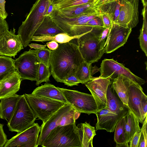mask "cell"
Masks as SVG:
<instances>
[{"label":"cell","mask_w":147,"mask_h":147,"mask_svg":"<svg viewBox=\"0 0 147 147\" xmlns=\"http://www.w3.org/2000/svg\"><path fill=\"white\" fill-rule=\"evenodd\" d=\"M113 0H98L94 3V5L95 6L98 7Z\"/></svg>","instance_id":"c3c4849f"},{"label":"cell","mask_w":147,"mask_h":147,"mask_svg":"<svg viewBox=\"0 0 147 147\" xmlns=\"http://www.w3.org/2000/svg\"><path fill=\"white\" fill-rule=\"evenodd\" d=\"M47 47L52 51L57 49L59 46L57 42L54 41H51L47 42Z\"/></svg>","instance_id":"bcb514c9"},{"label":"cell","mask_w":147,"mask_h":147,"mask_svg":"<svg viewBox=\"0 0 147 147\" xmlns=\"http://www.w3.org/2000/svg\"><path fill=\"white\" fill-rule=\"evenodd\" d=\"M94 3H90L59 10L53 9L59 15L68 17H73L87 12L94 9Z\"/></svg>","instance_id":"d4e9b609"},{"label":"cell","mask_w":147,"mask_h":147,"mask_svg":"<svg viewBox=\"0 0 147 147\" xmlns=\"http://www.w3.org/2000/svg\"><path fill=\"white\" fill-rule=\"evenodd\" d=\"M140 131L136 132L134 135L129 143V147H138L140 135Z\"/></svg>","instance_id":"7bdbcfd3"},{"label":"cell","mask_w":147,"mask_h":147,"mask_svg":"<svg viewBox=\"0 0 147 147\" xmlns=\"http://www.w3.org/2000/svg\"><path fill=\"white\" fill-rule=\"evenodd\" d=\"M49 68L44 63L40 62L36 84L37 86L42 82L50 81L49 78L51 74Z\"/></svg>","instance_id":"e575fe53"},{"label":"cell","mask_w":147,"mask_h":147,"mask_svg":"<svg viewBox=\"0 0 147 147\" xmlns=\"http://www.w3.org/2000/svg\"><path fill=\"white\" fill-rule=\"evenodd\" d=\"M111 80L112 86L117 95L124 105L128 108V87L131 80L122 75Z\"/></svg>","instance_id":"cb8c5ba5"},{"label":"cell","mask_w":147,"mask_h":147,"mask_svg":"<svg viewBox=\"0 0 147 147\" xmlns=\"http://www.w3.org/2000/svg\"><path fill=\"white\" fill-rule=\"evenodd\" d=\"M100 13L96 7L90 11L73 17L60 16L53 10L49 16L65 33L74 36H81L90 31L94 27L86 26V23Z\"/></svg>","instance_id":"277c9868"},{"label":"cell","mask_w":147,"mask_h":147,"mask_svg":"<svg viewBox=\"0 0 147 147\" xmlns=\"http://www.w3.org/2000/svg\"><path fill=\"white\" fill-rule=\"evenodd\" d=\"M86 25L87 26L91 27L105 28L102 18L100 15V13L89 20Z\"/></svg>","instance_id":"74e56055"},{"label":"cell","mask_w":147,"mask_h":147,"mask_svg":"<svg viewBox=\"0 0 147 147\" xmlns=\"http://www.w3.org/2000/svg\"><path fill=\"white\" fill-rule=\"evenodd\" d=\"M100 15L102 18L105 28L110 30L113 23L111 18L108 14L105 13H100Z\"/></svg>","instance_id":"ab89813d"},{"label":"cell","mask_w":147,"mask_h":147,"mask_svg":"<svg viewBox=\"0 0 147 147\" xmlns=\"http://www.w3.org/2000/svg\"><path fill=\"white\" fill-rule=\"evenodd\" d=\"M52 0H37L31 8L25 20L18 28V32L22 45L26 47L31 41L32 37L48 16V10Z\"/></svg>","instance_id":"7a4b0ae2"},{"label":"cell","mask_w":147,"mask_h":147,"mask_svg":"<svg viewBox=\"0 0 147 147\" xmlns=\"http://www.w3.org/2000/svg\"><path fill=\"white\" fill-rule=\"evenodd\" d=\"M141 107L142 113V118L143 121L147 116V96L144 94L142 96L141 102Z\"/></svg>","instance_id":"60d3db41"},{"label":"cell","mask_w":147,"mask_h":147,"mask_svg":"<svg viewBox=\"0 0 147 147\" xmlns=\"http://www.w3.org/2000/svg\"><path fill=\"white\" fill-rule=\"evenodd\" d=\"M41 126L37 123L7 140L4 147H37Z\"/></svg>","instance_id":"7c38bea8"},{"label":"cell","mask_w":147,"mask_h":147,"mask_svg":"<svg viewBox=\"0 0 147 147\" xmlns=\"http://www.w3.org/2000/svg\"><path fill=\"white\" fill-rule=\"evenodd\" d=\"M22 95L15 94L1 99L0 118L9 122Z\"/></svg>","instance_id":"7402d4cb"},{"label":"cell","mask_w":147,"mask_h":147,"mask_svg":"<svg viewBox=\"0 0 147 147\" xmlns=\"http://www.w3.org/2000/svg\"><path fill=\"white\" fill-rule=\"evenodd\" d=\"M126 115L118 121L115 129L114 140L116 142V147H129L126 142L125 125Z\"/></svg>","instance_id":"f1b7e54d"},{"label":"cell","mask_w":147,"mask_h":147,"mask_svg":"<svg viewBox=\"0 0 147 147\" xmlns=\"http://www.w3.org/2000/svg\"><path fill=\"white\" fill-rule=\"evenodd\" d=\"M98 0H94V3L96 2V1H97Z\"/></svg>","instance_id":"816d5d0a"},{"label":"cell","mask_w":147,"mask_h":147,"mask_svg":"<svg viewBox=\"0 0 147 147\" xmlns=\"http://www.w3.org/2000/svg\"><path fill=\"white\" fill-rule=\"evenodd\" d=\"M73 108L69 103H67L53 114L41 126L40 134L39 136L38 145L41 146L50 132L55 128L61 126L63 116Z\"/></svg>","instance_id":"2e32d148"},{"label":"cell","mask_w":147,"mask_h":147,"mask_svg":"<svg viewBox=\"0 0 147 147\" xmlns=\"http://www.w3.org/2000/svg\"><path fill=\"white\" fill-rule=\"evenodd\" d=\"M143 7L147 6V0H141Z\"/></svg>","instance_id":"681fc988"},{"label":"cell","mask_w":147,"mask_h":147,"mask_svg":"<svg viewBox=\"0 0 147 147\" xmlns=\"http://www.w3.org/2000/svg\"><path fill=\"white\" fill-rule=\"evenodd\" d=\"M26 99L37 118L44 123L65 103L31 94H24Z\"/></svg>","instance_id":"52a82bcc"},{"label":"cell","mask_w":147,"mask_h":147,"mask_svg":"<svg viewBox=\"0 0 147 147\" xmlns=\"http://www.w3.org/2000/svg\"><path fill=\"white\" fill-rule=\"evenodd\" d=\"M63 83L68 86H72L78 85L79 83H81V82L75 75H73L66 78Z\"/></svg>","instance_id":"f35d334b"},{"label":"cell","mask_w":147,"mask_h":147,"mask_svg":"<svg viewBox=\"0 0 147 147\" xmlns=\"http://www.w3.org/2000/svg\"><path fill=\"white\" fill-rule=\"evenodd\" d=\"M9 30L7 23L5 19L0 17V38Z\"/></svg>","instance_id":"b9f144b4"},{"label":"cell","mask_w":147,"mask_h":147,"mask_svg":"<svg viewBox=\"0 0 147 147\" xmlns=\"http://www.w3.org/2000/svg\"><path fill=\"white\" fill-rule=\"evenodd\" d=\"M139 0H123L119 14L113 23L132 29L139 22Z\"/></svg>","instance_id":"8fae6325"},{"label":"cell","mask_w":147,"mask_h":147,"mask_svg":"<svg viewBox=\"0 0 147 147\" xmlns=\"http://www.w3.org/2000/svg\"><path fill=\"white\" fill-rule=\"evenodd\" d=\"M36 118L24 94L22 95L19 100L11 118L7 125L10 131L19 133L31 126Z\"/></svg>","instance_id":"8992f818"},{"label":"cell","mask_w":147,"mask_h":147,"mask_svg":"<svg viewBox=\"0 0 147 147\" xmlns=\"http://www.w3.org/2000/svg\"><path fill=\"white\" fill-rule=\"evenodd\" d=\"M36 95L43 96L68 103L62 92L58 87L51 84L46 83L36 88L31 93Z\"/></svg>","instance_id":"44dd1931"},{"label":"cell","mask_w":147,"mask_h":147,"mask_svg":"<svg viewBox=\"0 0 147 147\" xmlns=\"http://www.w3.org/2000/svg\"><path fill=\"white\" fill-rule=\"evenodd\" d=\"M141 86L131 81L128 87L127 106L129 110L136 117L139 123L143 124L141 102L144 94Z\"/></svg>","instance_id":"e0dca14e"},{"label":"cell","mask_w":147,"mask_h":147,"mask_svg":"<svg viewBox=\"0 0 147 147\" xmlns=\"http://www.w3.org/2000/svg\"><path fill=\"white\" fill-rule=\"evenodd\" d=\"M147 116L145 118L142 124V127L140 129V135L138 147L147 146Z\"/></svg>","instance_id":"8d00e7d4"},{"label":"cell","mask_w":147,"mask_h":147,"mask_svg":"<svg viewBox=\"0 0 147 147\" xmlns=\"http://www.w3.org/2000/svg\"><path fill=\"white\" fill-rule=\"evenodd\" d=\"M28 46L30 47L31 49L34 48L35 49H36L45 48L47 45H41L35 43H31L29 44Z\"/></svg>","instance_id":"7dc6e473"},{"label":"cell","mask_w":147,"mask_h":147,"mask_svg":"<svg viewBox=\"0 0 147 147\" xmlns=\"http://www.w3.org/2000/svg\"><path fill=\"white\" fill-rule=\"evenodd\" d=\"M59 0H52L53 3L57 1H59Z\"/></svg>","instance_id":"f907efd6"},{"label":"cell","mask_w":147,"mask_h":147,"mask_svg":"<svg viewBox=\"0 0 147 147\" xmlns=\"http://www.w3.org/2000/svg\"><path fill=\"white\" fill-rule=\"evenodd\" d=\"M82 36H71L66 33H64L53 36H33L31 41L42 42L54 41L59 43H62L69 42L73 39H78Z\"/></svg>","instance_id":"1f68e13d"},{"label":"cell","mask_w":147,"mask_h":147,"mask_svg":"<svg viewBox=\"0 0 147 147\" xmlns=\"http://www.w3.org/2000/svg\"><path fill=\"white\" fill-rule=\"evenodd\" d=\"M131 31V29L113 23L106 40L105 53H111L123 46L126 42Z\"/></svg>","instance_id":"4fadbf2b"},{"label":"cell","mask_w":147,"mask_h":147,"mask_svg":"<svg viewBox=\"0 0 147 147\" xmlns=\"http://www.w3.org/2000/svg\"><path fill=\"white\" fill-rule=\"evenodd\" d=\"M106 28L94 27L90 32L78 38V47L84 61L92 64L97 62L105 53V47L100 40Z\"/></svg>","instance_id":"5b68a950"},{"label":"cell","mask_w":147,"mask_h":147,"mask_svg":"<svg viewBox=\"0 0 147 147\" xmlns=\"http://www.w3.org/2000/svg\"><path fill=\"white\" fill-rule=\"evenodd\" d=\"M106 108L116 114L125 115L129 109L125 106L113 88L111 82L108 86L106 93Z\"/></svg>","instance_id":"ffe728a7"},{"label":"cell","mask_w":147,"mask_h":147,"mask_svg":"<svg viewBox=\"0 0 147 147\" xmlns=\"http://www.w3.org/2000/svg\"><path fill=\"white\" fill-rule=\"evenodd\" d=\"M22 80L16 71L0 82V100L16 94L20 88Z\"/></svg>","instance_id":"d6986e66"},{"label":"cell","mask_w":147,"mask_h":147,"mask_svg":"<svg viewBox=\"0 0 147 147\" xmlns=\"http://www.w3.org/2000/svg\"><path fill=\"white\" fill-rule=\"evenodd\" d=\"M5 0H0V17L4 19L8 15L5 9Z\"/></svg>","instance_id":"f6af8a7d"},{"label":"cell","mask_w":147,"mask_h":147,"mask_svg":"<svg viewBox=\"0 0 147 147\" xmlns=\"http://www.w3.org/2000/svg\"><path fill=\"white\" fill-rule=\"evenodd\" d=\"M40 63L34 50L31 49L24 51L14 59L16 71L22 81L27 80L36 81Z\"/></svg>","instance_id":"9c48e42d"},{"label":"cell","mask_w":147,"mask_h":147,"mask_svg":"<svg viewBox=\"0 0 147 147\" xmlns=\"http://www.w3.org/2000/svg\"><path fill=\"white\" fill-rule=\"evenodd\" d=\"M84 61L77 45L69 42L60 43L57 49L52 51L51 75L57 82L63 83L66 78L75 74Z\"/></svg>","instance_id":"6da1fadb"},{"label":"cell","mask_w":147,"mask_h":147,"mask_svg":"<svg viewBox=\"0 0 147 147\" xmlns=\"http://www.w3.org/2000/svg\"><path fill=\"white\" fill-rule=\"evenodd\" d=\"M95 114L97 119L96 130L105 129L110 132H114L118 121L126 115L115 114L106 107L98 110Z\"/></svg>","instance_id":"ac0fdd59"},{"label":"cell","mask_w":147,"mask_h":147,"mask_svg":"<svg viewBox=\"0 0 147 147\" xmlns=\"http://www.w3.org/2000/svg\"><path fill=\"white\" fill-rule=\"evenodd\" d=\"M68 103L80 113L89 115L95 114L98 110L95 101L92 94L78 91L58 87Z\"/></svg>","instance_id":"ba28073f"},{"label":"cell","mask_w":147,"mask_h":147,"mask_svg":"<svg viewBox=\"0 0 147 147\" xmlns=\"http://www.w3.org/2000/svg\"><path fill=\"white\" fill-rule=\"evenodd\" d=\"M82 132L76 123L57 126L50 133L41 146L44 147H81Z\"/></svg>","instance_id":"3957f363"},{"label":"cell","mask_w":147,"mask_h":147,"mask_svg":"<svg viewBox=\"0 0 147 147\" xmlns=\"http://www.w3.org/2000/svg\"><path fill=\"white\" fill-rule=\"evenodd\" d=\"M123 0H114L96 7L100 13L108 14L114 22L118 18Z\"/></svg>","instance_id":"83f0119b"},{"label":"cell","mask_w":147,"mask_h":147,"mask_svg":"<svg viewBox=\"0 0 147 147\" xmlns=\"http://www.w3.org/2000/svg\"><path fill=\"white\" fill-rule=\"evenodd\" d=\"M147 6H144L142 10L143 22L142 28L140 30V33L138 39L140 47L147 56Z\"/></svg>","instance_id":"d6a6232c"},{"label":"cell","mask_w":147,"mask_h":147,"mask_svg":"<svg viewBox=\"0 0 147 147\" xmlns=\"http://www.w3.org/2000/svg\"><path fill=\"white\" fill-rule=\"evenodd\" d=\"M65 33L50 16H46L33 36H53Z\"/></svg>","instance_id":"603a6c76"},{"label":"cell","mask_w":147,"mask_h":147,"mask_svg":"<svg viewBox=\"0 0 147 147\" xmlns=\"http://www.w3.org/2000/svg\"><path fill=\"white\" fill-rule=\"evenodd\" d=\"M15 29L8 31L0 38V55L14 57L24 49L19 36L15 34Z\"/></svg>","instance_id":"9a60e30c"},{"label":"cell","mask_w":147,"mask_h":147,"mask_svg":"<svg viewBox=\"0 0 147 147\" xmlns=\"http://www.w3.org/2000/svg\"><path fill=\"white\" fill-rule=\"evenodd\" d=\"M100 75L99 78L110 77L111 80L122 75L140 86L145 83V80L133 74L128 69L121 63L113 59H105L103 60L99 68Z\"/></svg>","instance_id":"30bf717a"},{"label":"cell","mask_w":147,"mask_h":147,"mask_svg":"<svg viewBox=\"0 0 147 147\" xmlns=\"http://www.w3.org/2000/svg\"><path fill=\"white\" fill-rule=\"evenodd\" d=\"M7 140L3 129V125L0 123V147H4Z\"/></svg>","instance_id":"ee69618b"},{"label":"cell","mask_w":147,"mask_h":147,"mask_svg":"<svg viewBox=\"0 0 147 147\" xmlns=\"http://www.w3.org/2000/svg\"><path fill=\"white\" fill-rule=\"evenodd\" d=\"M111 82L110 77H93L85 84L93 97L98 110L106 107L107 92L108 86Z\"/></svg>","instance_id":"5bb4252c"},{"label":"cell","mask_w":147,"mask_h":147,"mask_svg":"<svg viewBox=\"0 0 147 147\" xmlns=\"http://www.w3.org/2000/svg\"><path fill=\"white\" fill-rule=\"evenodd\" d=\"M16 71L14 59L9 57L0 56V82Z\"/></svg>","instance_id":"4dcf8cb0"},{"label":"cell","mask_w":147,"mask_h":147,"mask_svg":"<svg viewBox=\"0 0 147 147\" xmlns=\"http://www.w3.org/2000/svg\"><path fill=\"white\" fill-rule=\"evenodd\" d=\"M94 0H60L53 3V9L59 10L79 5L94 3Z\"/></svg>","instance_id":"836d02e7"},{"label":"cell","mask_w":147,"mask_h":147,"mask_svg":"<svg viewBox=\"0 0 147 147\" xmlns=\"http://www.w3.org/2000/svg\"><path fill=\"white\" fill-rule=\"evenodd\" d=\"M92 64L84 61L74 74L82 84H85L92 79L93 77L92 75L99 71V68L96 66H92Z\"/></svg>","instance_id":"484cf974"},{"label":"cell","mask_w":147,"mask_h":147,"mask_svg":"<svg viewBox=\"0 0 147 147\" xmlns=\"http://www.w3.org/2000/svg\"><path fill=\"white\" fill-rule=\"evenodd\" d=\"M80 127L82 132L81 147H92V140L96 135L94 127L87 122L81 123Z\"/></svg>","instance_id":"f546056e"},{"label":"cell","mask_w":147,"mask_h":147,"mask_svg":"<svg viewBox=\"0 0 147 147\" xmlns=\"http://www.w3.org/2000/svg\"><path fill=\"white\" fill-rule=\"evenodd\" d=\"M138 119L129 110L126 114L125 125V134L127 144L129 143L134 135L137 131H140Z\"/></svg>","instance_id":"4316f807"},{"label":"cell","mask_w":147,"mask_h":147,"mask_svg":"<svg viewBox=\"0 0 147 147\" xmlns=\"http://www.w3.org/2000/svg\"><path fill=\"white\" fill-rule=\"evenodd\" d=\"M34 52L40 62L50 67V60L52 51L47 48L36 49Z\"/></svg>","instance_id":"d590c367"}]
</instances>
